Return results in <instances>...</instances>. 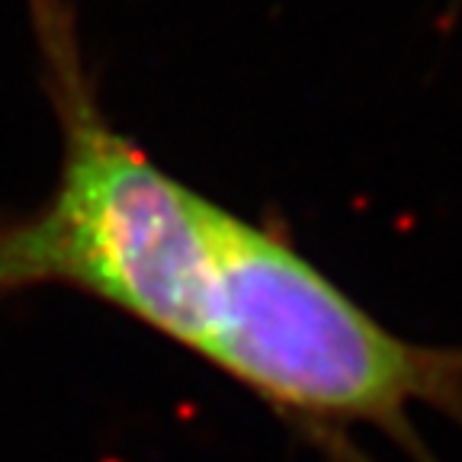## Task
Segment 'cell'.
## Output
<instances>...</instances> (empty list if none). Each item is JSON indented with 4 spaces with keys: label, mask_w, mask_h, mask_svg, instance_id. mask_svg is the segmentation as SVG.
Returning a JSON list of instances; mask_svg holds the SVG:
<instances>
[{
    "label": "cell",
    "mask_w": 462,
    "mask_h": 462,
    "mask_svg": "<svg viewBox=\"0 0 462 462\" xmlns=\"http://www.w3.org/2000/svg\"><path fill=\"white\" fill-rule=\"evenodd\" d=\"M61 132V180L39 216L0 228V292L84 289L199 354L212 311V202L167 177L97 109L71 16L36 0Z\"/></svg>",
    "instance_id": "1"
},
{
    "label": "cell",
    "mask_w": 462,
    "mask_h": 462,
    "mask_svg": "<svg viewBox=\"0 0 462 462\" xmlns=\"http://www.w3.org/2000/svg\"><path fill=\"white\" fill-rule=\"evenodd\" d=\"M212 311L199 354L276 408L408 430L418 404L462 414V346L404 340L289 247L212 202Z\"/></svg>",
    "instance_id": "2"
}]
</instances>
